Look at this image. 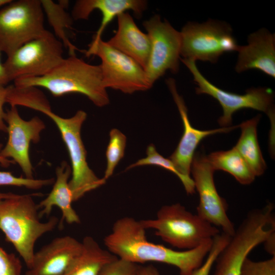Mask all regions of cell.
Returning <instances> with one entry per match:
<instances>
[{"label":"cell","instance_id":"6da1fadb","mask_svg":"<svg viewBox=\"0 0 275 275\" xmlns=\"http://www.w3.org/2000/svg\"><path fill=\"white\" fill-rule=\"evenodd\" d=\"M212 242L213 239L193 249L174 250L149 241L140 221L130 217L118 219L104 239L107 250L119 258L138 264L148 262L167 264L176 267L180 275H191L202 264Z\"/></svg>","mask_w":275,"mask_h":275},{"label":"cell","instance_id":"7a4b0ae2","mask_svg":"<svg viewBox=\"0 0 275 275\" xmlns=\"http://www.w3.org/2000/svg\"><path fill=\"white\" fill-rule=\"evenodd\" d=\"M13 81V85L19 88H44L54 97L70 93L81 94L98 107L109 103L100 66L89 64L76 55L64 58L43 76L21 77Z\"/></svg>","mask_w":275,"mask_h":275},{"label":"cell","instance_id":"3957f363","mask_svg":"<svg viewBox=\"0 0 275 275\" xmlns=\"http://www.w3.org/2000/svg\"><path fill=\"white\" fill-rule=\"evenodd\" d=\"M40 195L38 193L16 194L0 200V229L28 269L32 264L36 242L44 234L52 231L59 221L56 216L46 222L40 221L38 204L33 199V196Z\"/></svg>","mask_w":275,"mask_h":275},{"label":"cell","instance_id":"277c9868","mask_svg":"<svg viewBox=\"0 0 275 275\" xmlns=\"http://www.w3.org/2000/svg\"><path fill=\"white\" fill-rule=\"evenodd\" d=\"M140 222L145 229L154 230L155 235L164 242L185 250L194 249L221 233L218 228L179 203L163 206L155 218Z\"/></svg>","mask_w":275,"mask_h":275},{"label":"cell","instance_id":"5b68a950","mask_svg":"<svg viewBox=\"0 0 275 275\" xmlns=\"http://www.w3.org/2000/svg\"><path fill=\"white\" fill-rule=\"evenodd\" d=\"M180 32V56L183 59L215 63L223 53L237 51L239 46L231 27L216 20L188 22Z\"/></svg>","mask_w":275,"mask_h":275},{"label":"cell","instance_id":"8992f818","mask_svg":"<svg viewBox=\"0 0 275 275\" xmlns=\"http://www.w3.org/2000/svg\"><path fill=\"white\" fill-rule=\"evenodd\" d=\"M46 30L40 0H12L0 9V50L7 56Z\"/></svg>","mask_w":275,"mask_h":275},{"label":"cell","instance_id":"52a82bcc","mask_svg":"<svg viewBox=\"0 0 275 275\" xmlns=\"http://www.w3.org/2000/svg\"><path fill=\"white\" fill-rule=\"evenodd\" d=\"M64 47L62 42L47 30L25 43L7 56L4 63L9 81L46 74L64 60Z\"/></svg>","mask_w":275,"mask_h":275},{"label":"cell","instance_id":"ba28073f","mask_svg":"<svg viewBox=\"0 0 275 275\" xmlns=\"http://www.w3.org/2000/svg\"><path fill=\"white\" fill-rule=\"evenodd\" d=\"M87 57L96 56L101 60L99 65L102 81L106 89L111 88L125 94L150 89V82L145 70L133 59L109 45L102 38L93 42L83 51Z\"/></svg>","mask_w":275,"mask_h":275},{"label":"cell","instance_id":"9c48e42d","mask_svg":"<svg viewBox=\"0 0 275 275\" xmlns=\"http://www.w3.org/2000/svg\"><path fill=\"white\" fill-rule=\"evenodd\" d=\"M194 77L198 94H208L217 100L222 107L223 115L218 122L222 127L231 126L234 113L243 108H252L267 114L271 124H274V95L272 90L266 88L248 89L243 95L223 90L208 80L199 70L195 61L180 59Z\"/></svg>","mask_w":275,"mask_h":275},{"label":"cell","instance_id":"30bf717a","mask_svg":"<svg viewBox=\"0 0 275 275\" xmlns=\"http://www.w3.org/2000/svg\"><path fill=\"white\" fill-rule=\"evenodd\" d=\"M150 42L149 57L145 71L153 86L167 71L178 72L180 60L181 35L166 20L155 15L143 22Z\"/></svg>","mask_w":275,"mask_h":275},{"label":"cell","instance_id":"8fae6325","mask_svg":"<svg viewBox=\"0 0 275 275\" xmlns=\"http://www.w3.org/2000/svg\"><path fill=\"white\" fill-rule=\"evenodd\" d=\"M214 171L206 155L199 152L195 154L190 173L195 189L199 196L197 214L231 237L236 229L227 213L228 204L216 190L213 178Z\"/></svg>","mask_w":275,"mask_h":275},{"label":"cell","instance_id":"7c38bea8","mask_svg":"<svg viewBox=\"0 0 275 275\" xmlns=\"http://www.w3.org/2000/svg\"><path fill=\"white\" fill-rule=\"evenodd\" d=\"M32 109L48 116L57 126L70 157L71 181L77 185L91 182L95 174L88 164L87 152L81 137V128L87 118V113L78 110L72 117H62L52 112L46 97L39 100Z\"/></svg>","mask_w":275,"mask_h":275},{"label":"cell","instance_id":"4fadbf2b","mask_svg":"<svg viewBox=\"0 0 275 275\" xmlns=\"http://www.w3.org/2000/svg\"><path fill=\"white\" fill-rule=\"evenodd\" d=\"M5 121L8 138L2 149V155L17 163L26 178H34L30 146L32 142L40 141L41 133L45 128V123L37 116L29 120L23 119L15 106H11L6 112Z\"/></svg>","mask_w":275,"mask_h":275},{"label":"cell","instance_id":"5bb4252c","mask_svg":"<svg viewBox=\"0 0 275 275\" xmlns=\"http://www.w3.org/2000/svg\"><path fill=\"white\" fill-rule=\"evenodd\" d=\"M168 88L177 106L183 124V133L175 151L169 158L177 171L183 176L190 177V169L195 150L200 142L207 136L217 133L228 132L239 127L238 125L218 129L201 130L191 125L187 109L182 97L177 92L175 80L169 78L166 80Z\"/></svg>","mask_w":275,"mask_h":275},{"label":"cell","instance_id":"9a60e30c","mask_svg":"<svg viewBox=\"0 0 275 275\" xmlns=\"http://www.w3.org/2000/svg\"><path fill=\"white\" fill-rule=\"evenodd\" d=\"M81 249L82 242L70 236L57 237L34 253L25 275H62Z\"/></svg>","mask_w":275,"mask_h":275},{"label":"cell","instance_id":"2e32d148","mask_svg":"<svg viewBox=\"0 0 275 275\" xmlns=\"http://www.w3.org/2000/svg\"><path fill=\"white\" fill-rule=\"evenodd\" d=\"M248 44L239 46L235 66L238 73L251 69H258L275 77V35L265 28L248 36Z\"/></svg>","mask_w":275,"mask_h":275},{"label":"cell","instance_id":"e0dca14e","mask_svg":"<svg viewBox=\"0 0 275 275\" xmlns=\"http://www.w3.org/2000/svg\"><path fill=\"white\" fill-rule=\"evenodd\" d=\"M147 2L144 0H78L71 13L74 20L88 19L95 10L102 14L101 24L93 42L101 39L102 34L107 25L115 18L127 10L132 11L137 17H141L147 7Z\"/></svg>","mask_w":275,"mask_h":275},{"label":"cell","instance_id":"ac0fdd59","mask_svg":"<svg viewBox=\"0 0 275 275\" xmlns=\"http://www.w3.org/2000/svg\"><path fill=\"white\" fill-rule=\"evenodd\" d=\"M118 29L107 43L133 59L145 70L150 51V42L147 34L136 25L128 13L117 16Z\"/></svg>","mask_w":275,"mask_h":275},{"label":"cell","instance_id":"d6986e66","mask_svg":"<svg viewBox=\"0 0 275 275\" xmlns=\"http://www.w3.org/2000/svg\"><path fill=\"white\" fill-rule=\"evenodd\" d=\"M56 174V179L51 191L38 204V208H42L39 216L41 218L49 215L55 206L60 209L62 213L61 225L64 220L69 224H79L80 218L72 206L73 196L69 185L71 167L66 161H62L57 168Z\"/></svg>","mask_w":275,"mask_h":275},{"label":"cell","instance_id":"ffe728a7","mask_svg":"<svg viewBox=\"0 0 275 275\" xmlns=\"http://www.w3.org/2000/svg\"><path fill=\"white\" fill-rule=\"evenodd\" d=\"M258 244L257 239L251 233L236 231L216 258L213 275H240L244 260Z\"/></svg>","mask_w":275,"mask_h":275},{"label":"cell","instance_id":"44dd1931","mask_svg":"<svg viewBox=\"0 0 275 275\" xmlns=\"http://www.w3.org/2000/svg\"><path fill=\"white\" fill-rule=\"evenodd\" d=\"M81 242L80 253L62 275H100L106 264L118 258L91 236H86Z\"/></svg>","mask_w":275,"mask_h":275},{"label":"cell","instance_id":"7402d4cb","mask_svg":"<svg viewBox=\"0 0 275 275\" xmlns=\"http://www.w3.org/2000/svg\"><path fill=\"white\" fill-rule=\"evenodd\" d=\"M260 119V115H258L238 125L241 129V134L234 147L256 177L262 175L266 168L257 137V127Z\"/></svg>","mask_w":275,"mask_h":275},{"label":"cell","instance_id":"603a6c76","mask_svg":"<svg viewBox=\"0 0 275 275\" xmlns=\"http://www.w3.org/2000/svg\"><path fill=\"white\" fill-rule=\"evenodd\" d=\"M206 156L214 171L228 173L241 184H250L255 179L256 176L248 163L234 147L227 151L214 152Z\"/></svg>","mask_w":275,"mask_h":275},{"label":"cell","instance_id":"cb8c5ba5","mask_svg":"<svg viewBox=\"0 0 275 275\" xmlns=\"http://www.w3.org/2000/svg\"><path fill=\"white\" fill-rule=\"evenodd\" d=\"M40 2L55 36L68 49L69 56L76 55L75 52L78 49L71 43L67 34V30L72 28L73 20L71 15L66 10L69 1L62 0L55 3L52 0H40Z\"/></svg>","mask_w":275,"mask_h":275},{"label":"cell","instance_id":"d4e9b609","mask_svg":"<svg viewBox=\"0 0 275 275\" xmlns=\"http://www.w3.org/2000/svg\"><path fill=\"white\" fill-rule=\"evenodd\" d=\"M147 156L129 165L126 170L135 167L154 165L161 167L175 174L181 181L187 194H193L195 191L193 180L191 177H187L181 175L177 170L173 162L158 153L153 144L149 145L146 150Z\"/></svg>","mask_w":275,"mask_h":275},{"label":"cell","instance_id":"484cf974","mask_svg":"<svg viewBox=\"0 0 275 275\" xmlns=\"http://www.w3.org/2000/svg\"><path fill=\"white\" fill-rule=\"evenodd\" d=\"M126 137L117 129H112L109 132V141L106 151V168L103 178H109L115 167L123 157L126 147Z\"/></svg>","mask_w":275,"mask_h":275},{"label":"cell","instance_id":"4316f807","mask_svg":"<svg viewBox=\"0 0 275 275\" xmlns=\"http://www.w3.org/2000/svg\"><path fill=\"white\" fill-rule=\"evenodd\" d=\"M231 236L222 232L213 238L211 248L202 264L191 275H209L219 254L229 242Z\"/></svg>","mask_w":275,"mask_h":275},{"label":"cell","instance_id":"83f0119b","mask_svg":"<svg viewBox=\"0 0 275 275\" xmlns=\"http://www.w3.org/2000/svg\"><path fill=\"white\" fill-rule=\"evenodd\" d=\"M53 182V178L45 179L28 178L22 176H15L10 172L0 171V186H15L24 187L31 189H38L49 185Z\"/></svg>","mask_w":275,"mask_h":275},{"label":"cell","instance_id":"f1b7e54d","mask_svg":"<svg viewBox=\"0 0 275 275\" xmlns=\"http://www.w3.org/2000/svg\"><path fill=\"white\" fill-rule=\"evenodd\" d=\"M240 275H275V256L258 261L246 258L242 264Z\"/></svg>","mask_w":275,"mask_h":275},{"label":"cell","instance_id":"f546056e","mask_svg":"<svg viewBox=\"0 0 275 275\" xmlns=\"http://www.w3.org/2000/svg\"><path fill=\"white\" fill-rule=\"evenodd\" d=\"M140 265L117 258L106 264L100 275H137Z\"/></svg>","mask_w":275,"mask_h":275},{"label":"cell","instance_id":"4dcf8cb0","mask_svg":"<svg viewBox=\"0 0 275 275\" xmlns=\"http://www.w3.org/2000/svg\"><path fill=\"white\" fill-rule=\"evenodd\" d=\"M21 270L20 259L0 246V275H21Z\"/></svg>","mask_w":275,"mask_h":275},{"label":"cell","instance_id":"1f68e13d","mask_svg":"<svg viewBox=\"0 0 275 275\" xmlns=\"http://www.w3.org/2000/svg\"><path fill=\"white\" fill-rule=\"evenodd\" d=\"M7 88L6 86H0V132H7V126L5 121L6 112L4 105L7 103Z\"/></svg>","mask_w":275,"mask_h":275},{"label":"cell","instance_id":"d6a6232c","mask_svg":"<svg viewBox=\"0 0 275 275\" xmlns=\"http://www.w3.org/2000/svg\"><path fill=\"white\" fill-rule=\"evenodd\" d=\"M137 275H159L157 269L152 265L140 266Z\"/></svg>","mask_w":275,"mask_h":275},{"label":"cell","instance_id":"836d02e7","mask_svg":"<svg viewBox=\"0 0 275 275\" xmlns=\"http://www.w3.org/2000/svg\"><path fill=\"white\" fill-rule=\"evenodd\" d=\"M0 50V86H6L10 81L6 74L4 63L1 61Z\"/></svg>","mask_w":275,"mask_h":275},{"label":"cell","instance_id":"e575fe53","mask_svg":"<svg viewBox=\"0 0 275 275\" xmlns=\"http://www.w3.org/2000/svg\"><path fill=\"white\" fill-rule=\"evenodd\" d=\"M3 144L0 143V164L2 167L7 168L11 164H14L15 162L12 160L4 157L1 154L2 149L3 148Z\"/></svg>","mask_w":275,"mask_h":275},{"label":"cell","instance_id":"d590c367","mask_svg":"<svg viewBox=\"0 0 275 275\" xmlns=\"http://www.w3.org/2000/svg\"><path fill=\"white\" fill-rule=\"evenodd\" d=\"M16 194L11 193H1L0 192V200L12 197Z\"/></svg>","mask_w":275,"mask_h":275},{"label":"cell","instance_id":"8d00e7d4","mask_svg":"<svg viewBox=\"0 0 275 275\" xmlns=\"http://www.w3.org/2000/svg\"><path fill=\"white\" fill-rule=\"evenodd\" d=\"M12 0H0V9L8 3H10Z\"/></svg>","mask_w":275,"mask_h":275}]
</instances>
